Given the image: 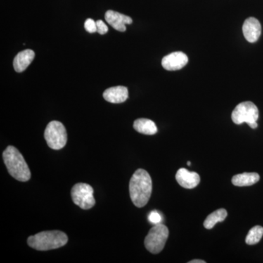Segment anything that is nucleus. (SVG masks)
<instances>
[{"mask_svg": "<svg viewBox=\"0 0 263 263\" xmlns=\"http://www.w3.org/2000/svg\"><path fill=\"white\" fill-rule=\"evenodd\" d=\"M148 221L154 224H160L161 221H162V216L157 211H153L148 215Z\"/></svg>", "mask_w": 263, "mask_h": 263, "instance_id": "6ab92c4d", "label": "nucleus"}, {"mask_svg": "<svg viewBox=\"0 0 263 263\" xmlns=\"http://www.w3.org/2000/svg\"><path fill=\"white\" fill-rule=\"evenodd\" d=\"M242 29L246 40L249 43L257 42L262 32L260 23L257 18L253 17L246 19Z\"/></svg>", "mask_w": 263, "mask_h": 263, "instance_id": "1a4fd4ad", "label": "nucleus"}, {"mask_svg": "<svg viewBox=\"0 0 263 263\" xmlns=\"http://www.w3.org/2000/svg\"><path fill=\"white\" fill-rule=\"evenodd\" d=\"M227 216H228V212H227L226 209H218V210L207 216L206 219L204 221V227L208 230L212 229L216 226V223L224 221Z\"/></svg>", "mask_w": 263, "mask_h": 263, "instance_id": "dca6fc26", "label": "nucleus"}, {"mask_svg": "<svg viewBox=\"0 0 263 263\" xmlns=\"http://www.w3.org/2000/svg\"><path fill=\"white\" fill-rule=\"evenodd\" d=\"M128 89L125 86H114L105 90L103 98L110 103H122L128 99Z\"/></svg>", "mask_w": 263, "mask_h": 263, "instance_id": "f8f14e48", "label": "nucleus"}, {"mask_svg": "<svg viewBox=\"0 0 263 263\" xmlns=\"http://www.w3.org/2000/svg\"><path fill=\"white\" fill-rule=\"evenodd\" d=\"M176 179L180 186L189 190L196 187L200 181V177L198 174L191 172L185 168H181L177 171Z\"/></svg>", "mask_w": 263, "mask_h": 263, "instance_id": "9b49d317", "label": "nucleus"}, {"mask_svg": "<svg viewBox=\"0 0 263 263\" xmlns=\"http://www.w3.org/2000/svg\"><path fill=\"white\" fill-rule=\"evenodd\" d=\"M105 18L113 28L119 32H125L127 29L126 24L133 23V19L130 17L114 10H108L105 13Z\"/></svg>", "mask_w": 263, "mask_h": 263, "instance_id": "9d476101", "label": "nucleus"}, {"mask_svg": "<svg viewBox=\"0 0 263 263\" xmlns=\"http://www.w3.org/2000/svg\"><path fill=\"white\" fill-rule=\"evenodd\" d=\"M84 28L89 33H95L97 32V24L96 22H95L93 19L88 18L85 22Z\"/></svg>", "mask_w": 263, "mask_h": 263, "instance_id": "a211bd4d", "label": "nucleus"}, {"mask_svg": "<svg viewBox=\"0 0 263 263\" xmlns=\"http://www.w3.org/2000/svg\"><path fill=\"white\" fill-rule=\"evenodd\" d=\"M152 192L150 175L143 169L137 170L129 181V194L132 202L138 208L145 206Z\"/></svg>", "mask_w": 263, "mask_h": 263, "instance_id": "f257e3e1", "label": "nucleus"}, {"mask_svg": "<svg viewBox=\"0 0 263 263\" xmlns=\"http://www.w3.org/2000/svg\"><path fill=\"white\" fill-rule=\"evenodd\" d=\"M34 52L32 50L27 49L19 52L13 60V67L17 72H24L34 60Z\"/></svg>", "mask_w": 263, "mask_h": 263, "instance_id": "ddd939ff", "label": "nucleus"}, {"mask_svg": "<svg viewBox=\"0 0 263 263\" xmlns=\"http://www.w3.org/2000/svg\"><path fill=\"white\" fill-rule=\"evenodd\" d=\"M189 263H205V261L202 260V259H193V260L190 261Z\"/></svg>", "mask_w": 263, "mask_h": 263, "instance_id": "412c9836", "label": "nucleus"}, {"mask_svg": "<svg viewBox=\"0 0 263 263\" xmlns=\"http://www.w3.org/2000/svg\"><path fill=\"white\" fill-rule=\"evenodd\" d=\"M133 127L138 133L153 136L157 133V127L153 121L148 119H138L135 121Z\"/></svg>", "mask_w": 263, "mask_h": 263, "instance_id": "2eb2a0df", "label": "nucleus"}, {"mask_svg": "<svg viewBox=\"0 0 263 263\" xmlns=\"http://www.w3.org/2000/svg\"><path fill=\"white\" fill-rule=\"evenodd\" d=\"M97 24V32L100 34H105L108 32V27H107L106 24L104 23L103 21L98 20L96 22Z\"/></svg>", "mask_w": 263, "mask_h": 263, "instance_id": "aec40b11", "label": "nucleus"}, {"mask_svg": "<svg viewBox=\"0 0 263 263\" xmlns=\"http://www.w3.org/2000/svg\"><path fill=\"white\" fill-rule=\"evenodd\" d=\"M93 194L94 190L88 183H76L71 190L72 201L84 210L91 209L95 205L96 202Z\"/></svg>", "mask_w": 263, "mask_h": 263, "instance_id": "0eeeda50", "label": "nucleus"}, {"mask_svg": "<svg viewBox=\"0 0 263 263\" xmlns=\"http://www.w3.org/2000/svg\"><path fill=\"white\" fill-rule=\"evenodd\" d=\"M231 118L235 124H241L245 122L252 129H256L258 126L257 121L259 118V110L252 102H243L235 107Z\"/></svg>", "mask_w": 263, "mask_h": 263, "instance_id": "20e7f679", "label": "nucleus"}, {"mask_svg": "<svg viewBox=\"0 0 263 263\" xmlns=\"http://www.w3.org/2000/svg\"><path fill=\"white\" fill-rule=\"evenodd\" d=\"M68 241V237L60 230L43 231L29 237L27 243L38 251H48L64 247Z\"/></svg>", "mask_w": 263, "mask_h": 263, "instance_id": "7ed1b4c3", "label": "nucleus"}, {"mask_svg": "<svg viewBox=\"0 0 263 263\" xmlns=\"http://www.w3.org/2000/svg\"><path fill=\"white\" fill-rule=\"evenodd\" d=\"M259 179V175L257 173H243L233 176L232 183L237 186H249L258 182Z\"/></svg>", "mask_w": 263, "mask_h": 263, "instance_id": "4468645a", "label": "nucleus"}, {"mask_svg": "<svg viewBox=\"0 0 263 263\" xmlns=\"http://www.w3.org/2000/svg\"><path fill=\"white\" fill-rule=\"evenodd\" d=\"M168 228L162 224H155L148 232L144 240L145 247L152 254H159L163 250L168 238Z\"/></svg>", "mask_w": 263, "mask_h": 263, "instance_id": "39448f33", "label": "nucleus"}, {"mask_svg": "<svg viewBox=\"0 0 263 263\" xmlns=\"http://www.w3.org/2000/svg\"><path fill=\"white\" fill-rule=\"evenodd\" d=\"M44 137L48 146L52 149H62L67 141L65 126L58 121H52L48 124L45 130Z\"/></svg>", "mask_w": 263, "mask_h": 263, "instance_id": "423d86ee", "label": "nucleus"}, {"mask_svg": "<svg viewBox=\"0 0 263 263\" xmlns=\"http://www.w3.org/2000/svg\"><path fill=\"white\" fill-rule=\"evenodd\" d=\"M263 236L262 227L257 226L249 230L246 238V243L248 245H257L262 239Z\"/></svg>", "mask_w": 263, "mask_h": 263, "instance_id": "f3484780", "label": "nucleus"}, {"mask_svg": "<svg viewBox=\"0 0 263 263\" xmlns=\"http://www.w3.org/2000/svg\"><path fill=\"white\" fill-rule=\"evenodd\" d=\"M3 157L10 176L22 182H26L30 179V170L23 156L16 148L12 146L7 147Z\"/></svg>", "mask_w": 263, "mask_h": 263, "instance_id": "f03ea898", "label": "nucleus"}, {"mask_svg": "<svg viewBox=\"0 0 263 263\" xmlns=\"http://www.w3.org/2000/svg\"><path fill=\"white\" fill-rule=\"evenodd\" d=\"M188 60L187 56L183 52H174L162 59V65L168 71L179 70L186 65Z\"/></svg>", "mask_w": 263, "mask_h": 263, "instance_id": "6e6552de", "label": "nucleus"}, {"mask_svg": "<svg viewBox=\"0 0 263 263\" xmlns=\"http://www.w3.org/2000/svg\"><path fill=\"white\" fill-rule=\"evenodd\" d=\"M187 164H188V165H191V162H187Z\"/></svg>", "mask_w": 263, "mask_h": 263, "instance_id": "4be33fe9", "label": "nucleus"}]
</instances>
